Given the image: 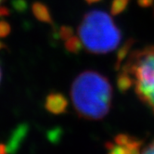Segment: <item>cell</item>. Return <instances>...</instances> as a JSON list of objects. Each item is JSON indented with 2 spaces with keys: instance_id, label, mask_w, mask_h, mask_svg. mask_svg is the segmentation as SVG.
Returning <instances> with one entry per match:
<instances>
[{
  "instance_id": "obj_1",
  "label": "cell",
  "mask_w": 154,
  "mask_h": 154,
  "mask_svg": "<svg viewBox=\"0 0 154 154\" xmlns=\"http://www.w3.org/2000/svg\"><path fill=\"white\" fill-rule=\"evenodd\" d=\"M70 96L79 117L100 121L111 111L113 91L107 77L95 71H85L72 82Z\"/></svg>"
},
{
  "instance_id": "obj_2",
  "label": "cell",
  "mask_w": 154,
  "mask_h": 154,
  "mask_svg": "<svg viewBox=\"0 0 154 154\" xmlns=\"http://www.w3.org/2000/svg\"><path fill=\"white\" fill-rule=\"evenodd\" d=\"M77 31L84 48L92 54L113 51L122 40L121 31L111 15L101 10L87 12Z\"/></svg>"
},
{
  "instance_id": "obj_3",
  "label": "cell",
  "mask_w": 154,
  "mask_h": 154,
  "mask_svg": "<svg viewBox=\"0 0 154 154\" xmlns=\"http://www.w3.org/2000/svg\"><path fill=\"white\" fill-rule=\"evenodd\" d=\"M121 73L129 79L137 97L154 114V46L132 52Z\"/></svg>"
},
{
  "instance_id": "obj_4",
  "label": "cell",
  "mask_w": 154,
  "mask_h": 154,
  "mask_svg": "<svg viewBox=\"0 0 154 154\" xmlns=\"http://www.w3.org/2000/svg\"><path fill=\"white\" fill-rule=\"evenodd\" d=\"M107 154H141L143 141L134 136L119 134L105 144Z\"/></svg>"
},
{
  "instance_id": "obj_5",
  "label": "cell",
  "mask_w": 154,
  "mask_h": 154,
  "mask_svg": "<svg viewBox=\"0 0 154 154\" xmlns=\"http://www.w3.org/2000/svg\"><path fill=\"white\" fill-rule=\"evenodd\" d=\"M67 100L60 93H50L46 100V109L51 113L60 114L63 113L67 108Z\"/></svg>"
},
{
  "instance_id": "obj_6",
  "label": "cell",
  "mask_w": 154,
  "mask_h": 154,
  "mask_svg": "<svg viewBox=\"0 0 154 154\" xmlns=\"http://www.w3.org/2000/svg\"><path fill=\"white\" fill-rule=\"evenodd\" d=\"M32 11L34 16L42 23H46L48 24L53 23V20L49 12L48 8L41 2H35L32 6Z\"/></svg>"
},
{
  "instance_id": "obj_7",
  "label": "cell",
  "mask_w": 154,
  "mask_h": 154,
  "mask_svg": "<svg viewBox=\"0 0 154 154\" xmlns=\"http://www.w3.org/2000/svg\"><path fill=\"white\" fill-rule=\"evenodd\" d=\"M83 43L79 36L72 35L65 41V48L69 52L73 54H78L83 48Z\"/></svg>"
},
{
  "instance_id": "obj_8",
  "label": "cell",
  "mask_w": 154,
  "mask_h": 154,
  "mask_svg": "<svg viewBox=\"0 0 154 154\" xmlns=\"http://www.w3.org/2000/svg\"><path fill=\"white\" fill-rule=\"evenodd\" d=\"M130 0H112L111 6V13L113 16L122 13L128 6Z\"/></svg>"
},
{
  "instance_id": "obj_9",
  "label": "cell",
  "mask_w": 154,
  "mask_h": 154,
  "mask_svg": "<svg viewBox=\"0 0 154 154\" xmlns=\"http://www.w3.org/2000/svg\"><path fill=\"white\" fill-rule=\"evenodd\" d=\"M131 47V41H128L126 44L120 48V50L118 51V55H117V61H116V68H120L121 64L124 61V60L126 58L129 48Z\"/></svg>"
},
{
  "instance_id": "obj_10",
  "label": "cell",
  "mask_w": 154,
  "mask_h": 154,
  "mask_svg": "<svg viewBox=\"0 0 154 154\" xmlns=\"http://www.w3.org/2000/svg\"><path fill=\"white\" fill-rule=\"evenodd\" d=\"M59 34H60V37L66 41L67 39H69L70 37H72L73 35V29L70 26H67V25H64V26H61L60 31H59Z\"/></svg>"
},
{
  "instance_id": "obj_11",
  "label": "cell",
  "mask_w": 154,
  "mask_h": 154,
  "mask_svg": "<svg viewBox=\"0 0 154 154\" xmlns=\"http://www.w3.org/2000/svg\"><path fill=\"white\" fill-rule=\"evenodd\" d=\"M10 32H11V27L9 23L6 20H0V38L7 37L10 34Z\"/></svg>"
},
{
  "instance_id": "obj_12",
  "label": "cell",
  "mask_w": 154,
  "mask_h": 154,
  "mask_svg": "<svg viewBox=\"0 0 154 154\" xmlns=\"http://www.w3.org/2000/svg\"><path fill=\"white\" fill-rule=\"evenodd\" d=\"M141 154H154V138L149 142V144L143 148Z\"/></svg>"
},
{
  "instance_id": "obj_13",
  "label": "cell",
  "mask_w": 154,
  "mask_h": 154,
  "mask_svg": "<svg viewBox=\"0 0 154 154\" xmlns=\"http://www.w3.org/2000/svg\"><path fill=\"white\" fill-rule=\"evenodd\" d=\"M2 1H3V0H0V4H1ZM8 14H9V10L5 7L0 6V17H6Z\"/></svg>"
},
{
  "instance_id": "obj_14",
  "label": "cell",
  "mask_w": 154,
  "mask_h": 154,
  "mask_svg": "<svg viewBox=\"0 0 154 154\" xmlns=\"http://www.w3.org/2000/svg\"><path fill=\"white\" fill-rule=\"evenodd\" d=\"M5 48H7V46L5 45V44L0 40V50H2V49H5Z\"/></svg>"
},
{
  "instance_id": "obj_15",
  "label": "cell",
  "mask_w": 154,
  "mask_h": 154,
  "mask_svg": "<svg viewBox=\"0 0 154 154\" xmlns=\"http://www.w3.org/2000/svg\"><path fill=\"white\" fill-rule=\"evenodd\" d=\"M85 1L88 4H93V3H97L98 1H100V0H85Z\"/></svg>"
},
{
  "instance_id": "obj_16",
  "label": "cell",
  "mask_w": 154,
  "mask_h": 154,
  "mask_svg": "<svg viewBox=\"0 0 154 154\" xmlns=\"http://www.w3.org/2000/svg\"><path fill=\"white\" fill-rule=\"evenodd\" d=\"M1 77H2V72H1V69H0V82H1Z\"/></svg>"
}]
</instances>
